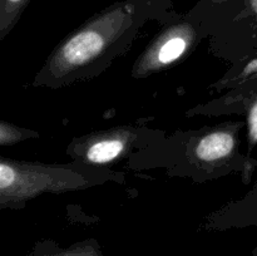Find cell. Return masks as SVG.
Returning <instances> with one entry per match:
<instances>
[{
    "instance_id": "1",
    "label": "cell",
    "mask_w": 257,
    "mask_h": 256,
    "mask_svg": "<svg viewBox=\"0 0 257 256\" xmlns=\"http://www.w3.org/2000/svg\"><path fill=\"white\" fill-rule=\"evenodd\" d=\"M103 47V39L95 32H83L64 47V57L72 64H82L95 57Z\"/></svg>"
},
{
    "instance_id": "2",
    "label": "cell",
    "mask_w": 257,
    "mask_h": 256,
    "mask_svg": "<svg viewBox=\"0 0 257 256\" xmlns=\"http://www.w3.org/2000/svg\"><path fill=\"white\" fill-rule=\"evenodd\" d=\"M233 140L227 133H213L200 142L197 147L198 157L206 161H213L228 155L232 150Z\"/></svg>"
},
{
    "instance_id": "3",
    "label": "cell",
    "mask_w": 257,
    "mask_h": 256,
    "mask_svg": "<svg viewBox=\"0 0 257 256\" xmlns=\"http://www.w3.org/2000/svg\"><path fill=\"white\" fill-rule=\"evenodd\" d=\"M123 145L119 141H104L90 147L88 160L92 162H108L122 151Z\"/></svg>"
},
{
    "instance_id": "4",
    "label": "cell",
    "mask_w": 257,
    "mask_h": 256,
    "mask_svg": "<svg viewBox=\"0 0 257 256\" xmlns=\"http://www.w3.org/2000/svg\"><path fill=\"white\" fill-rule=\"evenodd\" d=\"M185 48V40L181 39V38H173V39L168 40L162 47V49L160 52V60L162 63L173 62V60L177 59L182 54Z\"/></svg>"
},
{
    "instance_id": "5",
    "label": "cell",
    "mask_w": 257,
    "mask_h": 256,
    "mask_svg": "<svg viewBox=\"0 0 257 256\" xmlns=\"http://www.w3.org/2000/svg\"><path fill=\"white\" fill-rule=\"evenodd\" d=\"M14 171L12 167L7 165L0 166V187L4 188L9 187L13 182H14Z\"/></svg>"
},
{
    "instance_id": "6",
    "label": "cell",
    "mask_w": 257,
    "mask_h": 256,
    "mask_svg": "<svg viewBox=\"0 0 257 256\" xmlns=\"http://www.w3.org/2000/svg\"><path fill=\"white\" fill-rule=\"evenodd\" d=\"M4 2H5V4L9 7V9H13V8L20 7V5H22L25 0H4Z\"/></svg>"
},
{
    "instance_id": "7",
    "label": "cell",
    "mask_w": 257,
    "mask_h": 256,
    "mask_svg": "<svg viewBox=\"0 0 257 256\" xmlns=\"http://www.w3.org/2000/svg\"><path fill=\"white\" fill-rule=\"evenodd\" d=\"M248 5H250L251 12L257 17V0H248Z\"/></svg>"
}]
</instances>
